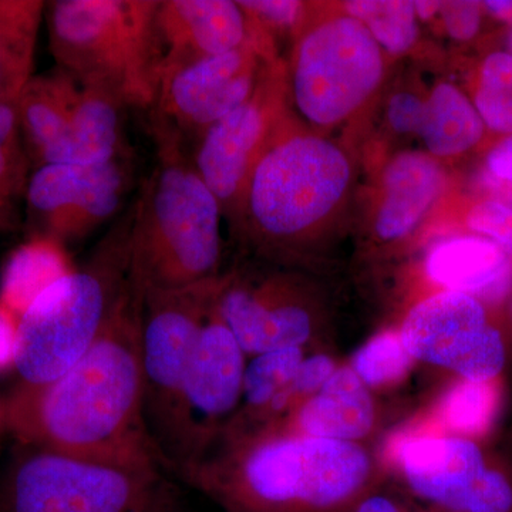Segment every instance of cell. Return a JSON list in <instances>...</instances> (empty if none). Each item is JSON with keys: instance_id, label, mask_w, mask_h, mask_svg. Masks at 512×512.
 I'll return each instance as SVG.
<instances>
[{"instance_id": "obj_3", "label": "cell", "mask_w": 512, "mask_h": 512, "mask_svg": "<svg viewBox=\"0 0 512 512\" xmlns=\"http://www.w3.org/2000/svg\"><path fill=\"white\" fill-rule=\"evenodd\" d=\"M157 161L133 205L131 285L147 291L190 288L220 278L221 204L173 134L151 130Z\"/></svg>"}, {"instance_id": "obj_39", "label": "cell", "mask_w": 512, "mask_h": 512, "mask_svg": "<svg viewBox=\"0 0 512 512\" xmlns=\"http://www.w3.org/2000/svg\"><path fill=\"white\" fill-rule=\"evenodd\" d=\"M414 12L417 19L429 20L440 13L441 2H431V0H417L413 2Z\"/></svg>"}, {"instance_id": "obj_7", "label": "cell", "mask_w": 512, "mask_h": 512, "mask_svg": "<svg viewBox=\"0 0 512 512\" xmlns=\"http://www.w3.org/2000/svg\"><path fill=\"white\" fill-rule=\"evenodd\" d=\"M0 512H181V495L161 466L22 444L0 477Z\"/></svg>"}, {"instance_id": "obj_12", "label": "cell", "mask_w": 512, "mask_h": 512, "mask_svg": "<svg viewBox=\"0 0 512 512\" xmlns=\"http://www.w3.org/2000/svg\"><path fill=\"white\" fill-rule=\"evenodd\" d=\"M247 362L244 349L218 312L215 296L185 376L168 473L200 457L237 416Z\"/></svg>"}, {"instance_id": "obj_23", "label": "cell", "mask_w": 512, "mask_h": 512, "mask_svg": "<svg viewBox=\"0 0 512 512\" xmlns=\"http://www.w3.org/2000/svg\"><path fill=\"white\" fill-rule=\"evenodd\" d=\"M484 128L474 103L453 84L440 83L424 101L419 137L433 156L466 153L480 143Z\"/></svg>"}, {"instance_id": "obj_26", "label": "cell", "mask_w": 512, "mask_h": 512, "mask_svg": "<svg viewBox=\"0 0 512 512\" xmlns=\"http://www.w3.org/2000/svg\"><path fill=\"white\" fill-rule=\"evenodd\" d=\"M32 167L16 103L0 104V232L15 231L23 220Z\"/></svg>"}, {"instance_id": "obj_17", "label": "cell", "mask_w": 512, "mask_h": 512, "mask_svg": "<svg viewBox=\"0 0 512 512\" xmlns=\"http://www.w3.org/2000/svg\"><path fill=\"white\" fill-rule=\"evenodd\" d=\"M153 45L163 74L251 42L247 13L229 0H157Z\"/></svg>"}, {"instance_id": "obj_8", "label": "cell", "mask_w": 512, "mask_h": 512, "mask_svg": "<svg viewBox=\"0 0 512 512\" xmlns=\"http://www.w3.org/2000/svg\"><path fill=\"white\" fill-rule=\"evenodd\" d=\"M221 279L141 295L144 417L165 470L174 453L181 394L192 352Z\"/></svg>"}, {"instance_id": "obj_2", "label": "cell", "mask_w": 512, "mask_h": 512, "mask_svg": "<svg viewBox=\"0 0 512 512\" xmlns=\"http://www.w3.org/2000/svg\"><path fill=\"white\" fill-rule=\"evenodd\" d=\"M170 474L224 512H352L377 481L362 444L303 436L279 424L225 430Z\"/></svg>"}, {"instance_id": "obj_21", "label": "cell", "mask_w": 512, "mask_h": 512, "mask_svg": "<svg viewBox=\"0 0 512 512\" xmlns=\"http://www.w3.org/2000/svg\"><path fill=\"white\" fill-rule=\"evenodd\" d=\"M443 168L423 153H402L387 165L383 197L376 215V234L383 241L409 235L443 191Z\"/></svg>"}, {"instance_id": "obj_29", "label": "cell", "mask_w": 512, "mask_h": 512, "mask_svg": "<svg viewBox=\"0 0 512 512\" xmlns=\"http://www.w3.org/2000/svg\"><path fill=\"white\" fill-rule=\"evenodd\" d=\"M497 392L491 382L461 380L444 397L440 406V419L447 430L460 437L476 436L490 426Z\"/></svg>"}, {"instance_id": "obj_22", "label": "cell", "mask_w": 512, "mask_h": 512, "mask_svg": "<svg viewBox=\"0 0 512 512\" xmlns=\"http://www.w3.org/2000/svg\"><path fill=\"white\" fill-rule=\"evenodd\" d=\"M45 10L42 0H0V104L16 103L33 77Z\"/></svg>"}, {"instance_id": "obj_25", "label": "cell", "mask_w": 512, "mask_h": 512, "mask_svg": "<svg viewBox=\"0 0 512 512\" xmlns=\"http://www.w3.org/2000/svg\"><path fill=\"white\" fill-rule=\"evenodd\" d=\"M305 357L306 349L301 348L271 350L248 357L241 406L227 429L261 427L272 403L292 383Z\"/></svg>"}, {"instance_id": "obj_11", "label": "cell", "mask_w": 512, "mask_h": 512, "mask_svg": "<svg viewBox=\"0 0 512 512\" xmlns=\"http://www.w3.org/2000/svg\"><path fill=\"white\" fill-rule=\"evenodd\" d=\"M133 183L127 156L96 165L47 164L32 170L25 220L32 238L60 247L83 241L116 217Z\"/></svg>"}, {"instance_id": "obj_19", "label": "cell", "mask_w": 512, "mask_h": 512, "mask_svg": "<svg viewBox=\"0 0 512 512\" xmlns=\"http://www.w3.org/2000/svg\"><path fill=\"white\" fill-rule=\"evenodd\" d=\"M83 84L63 70L33 76L16 100L20 133L36 167L56 164L69 137Z\"/></svg>"}, {"instance_id": "obj_32", "label": "cell", "mask_w": 512, "mask_h": 512, "mask_svg": "<svg viewBox=\"0 0 512 512\" xmlns=\"http://www.w3.org/2000/svg\"><path fill=\"white\" fill-rule=\"evenodd\" d=\"M483 3L473 0H451L441 2L440 15L444 28L454 40L467 42L480 30Z\"/></svg>"}, {"instance_id": "obj_41", "label": "cell", "mask_w": 512, "mask_h": 512, "mask_svg": "<svg viewBox=\"0 0 512 512\" xmlns=\"http://www.w3.org/2000/svg\"><path fill=\"white\" fill-rule=\"evenodd\" d=\"M507 45H508V52L511 53L512 55V29L510 30V33H508V37H507Z\"/></svg>"}, {"instance_id": "obj_9", "label": "cell", "mask_w": 512, "mask_h": 512, "mask_svg": "<svg viewBox=\"0 0 512 512\" xmlns=\"http://www.w3.org/2000/svg\"><path fill=\"white\" fill-rule=\"evenodd\" d=\"M383 70L382 49L369 30L352 16H336L299 39L288 90L303 119L335 126L372 97Z\"/></svg>"}, {"instance_id": "obj_36", "label": "cell", "mask_w": 512, "mask_h": 512, "mask_svg": "<svg viewBox=\"0 0 512 512\" xmlns=\"http://www.w3.org/2000/svg\"><path fill=\"white\" fill-rule=\"evenodd\" d=\"M16 323L13 315L0 306V370L13 365Z\"/></svg>"}, {"instance_id": "obj_14", "label": "cell", "mask_w": 512, "mask_h": 512, "mask_svg": "<svg viewBox=\"0 0 512 512\" xmlns=\"http://www.w3.org/2000/svg\"><path fill=\"white\" fill-rule=\"evenodd\" d=\"M286 90L282 67L266 63L252 96L201 137L192 161L222 212L238 211L256 163L284 123Z\"/></svg>"}, {"instance_id": "obj_31", "label": "cell", "mask_w": 512, "mask_h": 512, "mask_svg": "<svg viewBox=\"0 0 512 512\" xmlns=\"http://www.w3.org/2000/svg\"><path fill=\"white\" fill-rule=\"evenodd\" d=\"M467 227L490 239L512 258V204L490 198L478 202L467 215Z\"/></svg>"}, {"instance_id": "obj_15", "label": "cell", "mask_w": 512, "mask_h": 512, "mask_svg": "<svg viewBox=\"0 0 512 512\" xmlns=\"http://www.w3.org/2000/svg\"><path fill=\"white\" fill-rule=\"evenodd\" d=\"M399 333L414 360L463 380L491 382L503 370V338L488 323L483 303L467 293L443 291L417 303Z\"/></svg>"}, {"instance_id": "obj_16", "label": "cell", "mask_w": 512, "mask_h": 512, "mask_svg": "<svg viewBox=\"0 0 512 512\" xmlns=\"http://www.w3.org/2000/svg\"><path fill=\"white\" fill-rule=\"evenodd\" d=\"M217 308L248 357L305 349L315 336L311 309L288 276H222Z\"/></svg>"}, {"instance_id": "obj_34", "label": "cell", "mask_w": 512, "mask_h": 512, "mask_svg": "<svg viewBox=\"0 0 512 512\" xmlns=\"http://www.w3.org/2000/svg\"><path fill=\"white\" fill-rule=\"evenodd\" d=\"M352 512H427L419 505H410L392 495L379 494L376 490L367 494Z\"/></svg>"}, {"instance_id": "obj_18", "label": "cell", "mask_w": 512, "mask_h": 512, "mask_svg": "<svg viewBox=\"0 0 512 512\" xmlns=\"http://www.w3.org/2000/svg\"><path fill=\"white\" fill-rule=\"evenodd\" d=\"M278 424L303 436L359 443L375 429L376 404L350 366H339L318 393Z\"/></svg>"}, {"instance_id": "obj_24", "label": "cell", "mask_w": 512, "mask_h": 512, "mask_svg": "<svg viewBox=\"0 0 512 512\" xmlns=\"http://www.w3.org/2000/svg\"><path fill=\"white\" fill-rule=\"evenodd\" d=\"M70 271L63 247L49 239L32 238L13 252L5 266L0 306L19 318L40 293Z\"/></svg>"}, {"instance_id": "obj_37", "label": "cell", "mask_w": 512, "mask_h": 512, "mask_svg": "<svg viewBox=\"0 0 512 512\" xmlns=\"http://www.w3.org/2000/svg\"><path fill=\"white\" fill-rule=\"evenodd\" d=\"M481 181H483L485 190L493 194V200L512 204V183L510 181L500 180V178L488 174L487 171H485Z\"/></svg>"}, {"instance_id": "obj_33", "label": "cell", "mask_w": 512, "mask_h": 512, "mask_svg": "<svg viewBox=\"0 0 512 512\" xmlns=\"http://www.w3.org/2000/svg\"><path fill=\"white\" fill-rule=\"evenodd\" d=\"M424 114V101L410 93H399L387 106V120L394 131L402 134H417Z\"/></svg>"}, {"instance_id": "obj_38", "label": "cell", "mask_w": 512, "mask_h": 512, "mask_svg": "<svg viewBox=\"0 0 512 512\" xmlns=\"http://www.w3.org/2000/svg\"><path fill=\"white\" fill-rule=\"evenodd\" d=\"M483 8L495 19L507 23L512 28V0H488Z\"/></svg>"}, {"instance_id": "obj_35", "label": "cell", "mask_w": 512, "mask_h": 512, "mask_svg": "<svg viewBox=\"0 0 512 512\" xmlns=\"http://www.w3.org/2000/svg\"><path fill=\"white\" fill-rule=\"evenodd\" d=\"M487 173L512 183V136H508L488 153Z\"/></svg>"}, {"instance_id": "obj_5", "label": "cell", "mask_w": 512, "mask_h": 512, "mask_svg": "<svg viewBox=\"0 0 512 512\" xmlns=\"http://www.w3.org/2000/svg\"><path fill=\"white\" fill-rule=\"evenodd\" d=\"M352 168L335 144L295 133L282 123L256 163L237 214L249 241L271 259L288 258L295 245L338 207Z\"/></svg>"}, {"instance_id": "obj_28", "label": "cell", "mask_w": 512, "mask_h": 512, "mask_svg": "<svg viewBox=\"0 0 512 512\" xmlns=\"http://www.w3.org/2000/svg\"><path fill=\"white\" fill-rule=\"evenodd\" d=\"M474 106L484 126L512 136V55L494 52L481 66Z\"/></svg>"}, {"instance_id": "obj_20", "label": "cell", "mask_w": 512, "mask_h": 512, "mask_svg": "<svg viewBox=\"0 0 512 512\" xmlns=\"http://www.w3.org/2000/svg\"><path fill=\"white\" fill-rule=\"evenodd\" d=\"M426 271L446 291L467 293L480 302L503 298L512 285L510 256L478 235L437 244L427 256Z\"/></svg>"}, {"instance_id": "obj_30", "label": "cell", "mask_w": 512, "mask_h": 512, "mask_svg": "<svg viewBox=\"0 0 512 512\" xmlns=\"http://www.w3.org/2000/svg\"><path fill=\"white\" fill-rule=\"evenodd\" d=\"M413 363L400 333L384 332L357 350L349 366L369 389H376L399 383Z\"/></svg>"}, {"instance_id": "obj_6", "label": "cell", "mask_w": 512, "mask_h": 512, "mask_svg": "<svg viewBox=\"0 0 512 512\" xmlns=\"http://www.w3.org/2000/svg\"><path fill=\"white\" fill-rule=\"evenodd\" d=\"M157 0H55L46 3L50 53L83 86L124 109L150 110L158 72L153 45Z\"/></svg>"}, {"instance_id": "obj_10", "label": "cell", "mask_w": 512, "mask_h": 512, "mask_svg": "<svg viewBox=\"0 0 512 512\" xmlns=\"http://www.w3.org/2000/svg\"><path fill=\"white\" fill-rule=\"evenodd\" d=\"M390 458L410 495L427 512H512V483L460 436L399 437Z\"/></svg>"}, {"instance_id": "obj_27", "label": "cell", "mask_w": 512, "mask_h": 512, "mask_svg": "<svg viewBox=\"0 0 512 512\" xmlns=\"http://www.w3.org/2000/svg\"><path fill=\"white\" fill-rule=\"evenodd\" d=\"M346 15L359 20L380 49L402 55L419 36L413 2L406 0H353L343 6Z\"/></svg>"}, {"instance_id": "obj_1", "label": "cell", "mask_w": 512, "mask_h": 512, "mask_svg": "<svg viewBox=\"0 0 512 512\" xmlns=\"http://www.w3.org/2000/svg\"><path fill=\"white\" fill-rule=\"evenodd\" d=\"M141 302L128 285L92 348L53 382L19 384L5 402L20 444L70 456L161 466L144 417Z\"/></svg>"}, {"instance_id": "obj_13", "label": "cell", "mask_w": 512, "mask_h": 512, "mask_svg": "<svg viewBox=\"0 0 512 512\" xmlns=\"http://www.w3.org/2000/svg\"><path fill=\"white\" fill-rule=\"evenodd\" d=\"M254 42L184 64L161 76L151 107V128L187 143L228 116L254 93L266 63Z\"/></svg>"}, {"instance_id": "obj_4", "label": "cell", "mask_w": 512, "mask_h": 512, "mask_svg": "<svg viewBox=\"0 0 512 512\" xmlns=\"http://www.w3.org/2000/svg\"><path fill=\"white\" fill-rule=\"evenodd\" d=\"M131 221L133 207L80 268L40 293L16 320L13 366L20 384L53 382L99 339L130 285Z\"/></svg>"}, {"instance_id": "obj_40", "label": "cell", "mask_w": 512, "mask_h": 512, "mask_svg": "<svg viewBox=\"0 0 512 512\" xmlns=\"http://www.w3.org/2000/svg\"><path fill=\"white\" fill-rule=\"evenodd\" d=\"M5 430H8V426H6V407L5 402L0 400V436Z\"/></svg>"}]
</instances>
